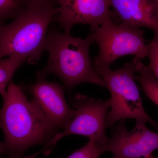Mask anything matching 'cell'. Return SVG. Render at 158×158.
Listing matches in <instances>:
<instances>
[{"label": "cell", "mask_w": 158, "mask_h": 158, "mask_svg": "<svg viewBox=\"0 0 158 158\" xmlns=\"http://www.w3.org/2000/svg\"><path fill=\"white\" fill-rule=\"evenodd\" d=\"M24 91L33 97L46 117L58 129H65L75 114V110L68 104L64 87L59 83L48 81L46 77L37 75L35 83L20 85Z\"/></svg>", "instance_id": "9c48e42d"}, {"label": "cell", "mask_w": 158, "mask_h": 158, "mask_svg": "<svg viewBox=\"0 0 158 158\" xmlns=\"http://www.w3.org/2000/svg\"><path fill=\"white\" fill-rule=\"evenodd\" d=\"M136 64L139 75L135 76V79L140 83L146 96L158 107V79L141 59L137 58Z\"/></svg>", "instance_id": "8fae6325"}, {"label": "cell", "mask_w": 158, "mask_h": 158, "mask_svg": "<svg viewBox=\"0 0 158 158\" xmlns=\"http://www.w3.org/2000/svg\"><path fill=\"white\" fill-rule=\"evenodd\" d=\"M125 122L126 120H120L109 141L99 146L102 154L110 152L113 158H143L158 149V133L148 128L147 122L136 120L135 126L130 131Z\"/></svg>", "instance_id": "52a82bcc"}, {"label": "cell", "mask_w": 158, "mask_h": 158, "mask_svg": "<svg viewBox=\"0 0 158 158\" xmlns=\"http://www.w3.org/2000/svg\"><path fill=\"white\" fill-rule=\"evenodd\" d=\"M6 153V148L4 143L0 141V155Z\"/></svg>", "instance_id": "2e32d148"}, {"label": "cell", "mask_w": 158, "mask_h": 158, "mask_svg": "<svg viewBox=\"0 0 158 158\" xmlns=\"http://www.w3.org/2000/svg\"><path fill=\"white\" fill-rule=\"evenodd\" d=\"M94 43L90 34L86 39H82L50 29L44 45V50L48 53V61L37 75L47 77L53 74L58 77L69 91L85 83L106 88L90 59V46Z\"/></svg>", "instance_id": "7a4b0ae2"}, {"label": "cell", "mask_w": 158, "mask_h": 158, "mask_svg": "<svg viewBox=\"0 0 158 158\" xmlns=\"http://www.w3.org/2000/svg\"><path fill=\"white\" fill-rule=\"evenodd\" d=\"M29 0H0V27L5 22L15 19L27 6Z\"/></svg>", "instance_id": "4fadbf2b"}, {"label": "cell", "mask_w": 158, "mask_h": 158, "mask_svg": "<svg viewBox=\"0 0 158 158\" xmlns=\"http://www.w3.org/2000/svg\"><path fill=\"white\" fill-rule=\"evenodd\" d=\"M49 1H50L51 2H53L56 4V3H57V1H58V0H49Z\"/></svg>", "instance_id": "ac0fdd59"}, {"label": "cell", "mask_w": 158, "mask_h": 158, "mask_svg": "<svg viewBox=\"0 0 158 158\" xmlns=\"http://www.w3.org/2000/svg\"><path fill=\"white\" fill-rule=\"evenodd\" d=\"M26 62L25 58L18 56L0 58V94L2 98L6 94L7 87L15 73Z\"/></svg>", "instance_id": "7c38bea8"}, {"label": "cell", "mask_w": 158, "mask_h": 158, "mask_svg": "<svg viewBox=\"0 0 158 158\" xmlns=\"http://www.w3.org/2000/svg\"><path fill=\"white\" fill-rule=\"evenodd\" d=\"M152 1L158 4V0H152Z\"/></svg>", "instance_id": "d6986e66"}, {"label": "cell", "mask_w": 158, "mask_h": 158, "mask_svg": "<svg viewBox=\"0 0 158 158\" xmlns=\"http://www.w3.org/2000/svg\"><path fill=\"white\" fill-rule=\"evenodd\" d=\"M0 110V129L9 158H22L26 151L37 144L46 145L58 130L34 100H29L20 85L11 79Z\"/></svg>", "instance_id": "6da1fadb"}, {"label": "cell", "mask_w": 158, "mask_h": 158, "mask_svg": "<svg viewBox=\"0 0 158 158\" xmlns=\"http://www.w3.org/2000/svg\"><path fill=\"white\" fill-rule=\"evenodd\" d=\"M72 102L75 114L67 127L63 131L57 133L42 149L37 152V155L40 152L48 153L57 141L69 135L85 136L99 146L109 141L110 138L106 132V118L111 106V98L95 99L77 93L74 96Z\"/></svg>", "instance_id": "8992f818"}, {"label": "cell", "mask_w": 158, "mask_h": 158, "mask_svg": "<svg viewBox=\"0 0 158 158\" xmlns=\"http://www.w3.org/2000/svg\"><path fill=\"white\" fill-rule=\"evenodd\" d=\"M119 21L134 27H145L158 36V4L152 0H110Z\"/></svg>", "instance_id": "30bf717a"}, {"label": "cell", "mask_w": 158, "mask_h": 158, "mask_svg": "<svg viewBox=\"0 0 158 158\" xmlns=\"http://www.w3.org/2000/svg\"><path fill=\"white\" fill-rule=\"evenodd\" d=\"M137 58L126 62L123 67L112 71L110 68L95 70L111 93V110L106 118V127L113 129L118 121L128 118L142 119L157 128L158 123L150 117L143 107L138 86L135 81Z\"/></svg>", "instance_id": "277c9868"}, {"label": "cell", "mask_w": 158, "mask_h": 158, "mask_svg": "<svg viewBox=\"0 0 158 158\" xmlns=\"http://www.w3.org/2000/svg\"><path fill=\"white\" fill-rule=\"evenodd\" d=\"M102 154L99 146L92 140L66 158H98Z\"/></svg>", "instance_id": "5bb4252c"}, {"label": "cell", "mask_w": 158, "mask_h": 158, "mask_svg": "<svg viewBox=\"0 0 158 158\" xmlns=\"http://www.w3.org/2000/svg\"></svg>", "instance_id": "ffe728a7"}, {"label": "cell", "mask_w": 158, "mask_h": 158, "mask_svg": "<svg viewBox=\"0 0 158 158\" xmlns=\"http://www.w3.org/2000/svg\"><path fill=\"white\" fill-rule=\"evenodd\" d=\"M57 4L53 21L67 34L78 24L88 25L92 31L107 20L119 21L114 11H110V0H58Z\"/></svg>", "instance_id": "ba28073f"}, {"label": "cell", "mask_w": 158, "mask_h": 158, "mask_svg": "<svg viewBox=\"0 0 158 158\" xmlns=\"http://www.w3.org/2000/svg\"><path fill=\"white\" fill-rule=\"evenodd\" d=\"M143 158H158V157H156L154 156H153L152 155H151L145 157Z\"/></svg>", "instance_id": "e0dca14e"}, {"label": "cell", "mask_w": 158, "mask_h": 158, "mask_svg": "<svg viewBox=\"0 0 158 158\" xmlns=\"http://www.w3.org/2000/svg\"><path fill=\"white\" fill-rule=\"evenodd\" d=\"M118 23L109 19L91 31L90 35L99 48L94 60L95 70L110 68L118 58L127 55L140 59L148 57V44L144 38V30Z\"/></svg>", "instance_id": "5b68a950"}, {"label": "cell", "mask_w": 158, "mask_h": 158, "mask_svg": "<svg viewBox=\"0 0 158 158\" xmlns=\"http://www.w3.org/2000/svg\"><path fill=\"white\" fill-rule=\"evenodd\" d=\"M150 63L148 67L158 79V36H154L148 44V57Z\"/></svg>", "instance_id": "9a60e30c"}, {"label": "cell", "mask_w": 158, "mask_h": 158, "mask_svg": "<svg viewBox=\"0 0 158 158\" xmlns=\"http://www.w3.org/2000/svg\"><path fill=\"white\" fill-rule=\"evenodd\" d=\"M49 0H29L26 9L9 24L0 27V58L24 57L30 65L39 62L50 24L57 7Z\"/></svg>", "instance_id": "3957f363"}]
</instances>
